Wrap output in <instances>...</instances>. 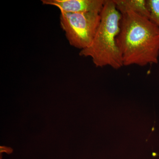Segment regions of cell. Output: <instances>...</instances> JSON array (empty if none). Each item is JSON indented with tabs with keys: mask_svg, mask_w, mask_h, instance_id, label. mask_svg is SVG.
I'll use <instances>...</instances> for the list:
<instances>
[{
	"mask_svg": "<svg viewBox=\"0 0 159 159\" xmlns=\"http://www.w3.org/2000/svg\"><path fill=\"white\" fill-rule=\"evenodd\" d=\"M101 20L100 13L61 11V26L72 47L80 51L88 48L93 40Z\"/></svg>",
	"mask_w": 159,
	"mask_h": 159,
	"instance_id": "cell-3",
	"label": "cell"
},
{
	"mask_svg": "<svg viewBox=\"0 0 159 159\" xmlns=\"http://www.w3.org/2000/svg\"><path fill=\"white\" fill-rule=\"evenodd\" d=\"M100 16V24L93 42L81 50L79 55L90 57L97 67L110 66L118 70L124 66L116 42L122 15L113 0H105Z\"/></svg>",
	"mask_w": 159,
	"mask_h": 159,
	"instance_id": "cell-2",
	"label": "cell"
},
{
	"mask_svg": "<svg viewBox=\"0 0 159 159\" xmlns=\"http://www.w3.org/2000/svg\"><path fill=\"white\" fill-rule=\"evenodd\" d=\"M41 2L43 5L56 6L60 11L100 13L105 0H42Z\"/></svg>",
	"mask_w": 159,
	"mask_h": 159,
	"instance_id": "cell-4",
	"label": "cell"
},
{
	"mask_svg": "<svg viewBox=\"0 0 159 159\" xmlns=\"http://www.w3.org/2000/svg\"><path fill=\"white\" fill-rule=\"evenodd\" d=\"M118 11L124 14L134 12L149 18V12L146 5V0H113Z\"/></svg>",
	"mask_w": 159,
	"mask_h": 159,
	"instance_id": "cell-5",
	"label": "cell"
},
{
	"mask_svg": "<svg viewBox=\"0 0 159 159\" xmlns=\"http://www.w3.org/2000/svg\"><path fill=\"white\" fill-rule=\"evenodd\" d=\"M149 19L159 28V0H146Z\"/></svg>",
	"mask_w": 159,
	"mask_h": 159,
	"instance_id": "cell-6",
	"label": "cell"
},
{
	"mask_svg": "<svg viewBox=\"0 0 159 159\" xmlns=\"http://www.w3.org/2000/svg\"><path fill=\"white\" fill-rule=\"evenodd\" d=\"M116 42L124 66L158 62L159 28L148 18L133 12L122 14Z\"/></svg>",
	"mask_w": 159,
	"mask_h": 159,
	"instance_id": "cell-1",
	"label": "cell"
},
{
	"mask_svg": "<svg viewBox=\"0 0 159 159\" xmlns=\"http://www.w3.org/2000/svg\"><path fill=\"white\" fill-rule=\"evenodd\" d=\"M1 152L5 151L7 153H10L11 152V151L10 150L9 148H6V147H1Z\"/></svg>",
	"mask_w": 159,
	"mask_h": 159,
	"instance_id": "cell-7",
	"label": "cell"
}]
</instances>
